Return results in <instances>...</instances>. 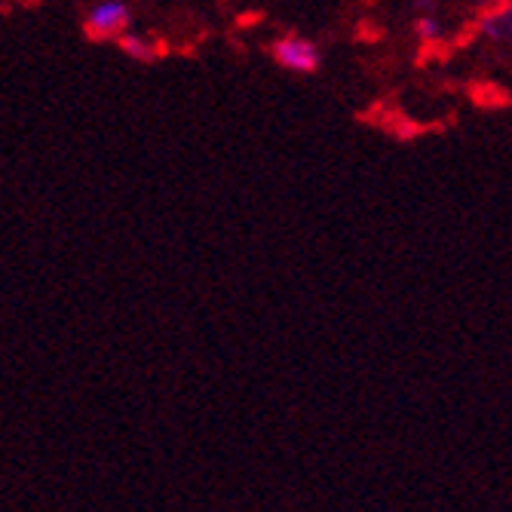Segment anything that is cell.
Masks as SVG:
<instances>
[{
    "label": "cell",
    "mask_w": 512,
    "mask_h": 512,
    "mask_svg": "<svg viewBox=\"0 0 512 512\" xmlns=\"http://www.w3.org/2000/svg\"><path fill=\"white\" fill-rule=\"evenodd\" d=\"M120 46H123V53L132 56V59H154V50H151V43L142 40V37H135V34H120L117 37Z\"/></svg>",
    "instance_id": "cell-3"
},
{
    "label": "cell",
    "mask_w": 512,
    "mask_h": 512,
    "mask_svg": "<svg viewBox=\"0 0 512 512\" xmlns=\"http://www.w3.org/2000/svg\"><path fill=\"white\" fill-rule=\"evenodd\" d=\"M421 31L430 37V34H436V31H439V25H436L433 19H421Z\"/></svg>",
    "instance_id": "cell-4"
},
{
    "label": "cell",
    "mask_w": 512,
    "mask_h": 512,
    "mask_svg": "<svg viewBox=\"0 0 512 512\" xmlns=\"http://www.w3.org/2000/svg\"><path fill=\"white\" fill-rule=\"evenodd\" d=\"M129 7L123 0H105V4L92 7L86 16V31L92 37H108V34H123V28L129 25Z\"/></svg>",
    "instance_id": "cell-2"
},
{
    "label": "cell",
    "mask_w": 512,
    "mask_h": 512,
    "mask_svg": "<svg viewBox=\"0 0 512 512\" xmlns=\"http://www.w3.org/2000/svg\"><path fill=\"white\" fill-rule=\"evenodd\" d=\"M273 56H276V62L283 65V68L298 71V74H313L319 68V50L310 40L295 37V34L276 40L273 43Z\"/></svg>",
    "instance_id": "cell-1"
}]
</instances>
